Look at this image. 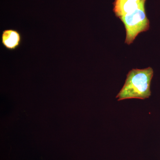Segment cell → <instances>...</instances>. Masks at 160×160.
Instances as JSON below:
<instances>
[{
  "label": "cell",
  "instance_id": "cell-1",
  "mask_svg": "<svg viewBox=\"0 0 160 160\" xmlns=\"http://www.w3.org/2000/svg\"><path fill=\"white\" fill-rule=\"evenodd\" d=\"M153 75V69L151 67L132 69L127 74L125 84L116 97L118 101L149 98L151 94L150 85Z\"/></svg>",
  "mask_w": 160,
  "mask_h": 160
},
{
  "label": "cell",
  "instance_id": "cell-2",
  "mask_svg": "<svg viewBox=\"0 0 160 160\" xmlns=\"http://www.w3.org/2000/svg\"><path fill=\"white\" fill-rule=\"evenodd\" d=\"M126 30L125 43L130 45L141 32L149 30V21L146 17L145 4H143L134 11L120 18Z\"/></svg>",
  "mask_w": 160,
  "mask_h": 160
},
{
  "label": "cell",
  "instance_id": "cell-3",
  "mask_svg": "<svg viewBox=\"0 0 160 160\" xmlns=\"http://www.w3.org/2000/svg\"><path fill=\"white\" fill-rule=\"evenodd\" d=\"M22 41L20 32L17 29H7L3 30L2 34V43L5 49L13 51L19 48Z\"/></svg>",
  "mask_w": 160,
  "mask_h": 160
},
{
  "label": "cell",
  "instance_id": "cell-4",
  "mask_svg": "<svg viewBox=\"0 0 160 160\" xmlns=\"http://www.w3.org/2000/svg\"><path fill=\"white\" fill-rule=\"evenodd\" d=\"M146 0H115L113 12L116 16L121 18L125 15L134 11L143 4Z\"/></svg>",
  "mask_w": 160,
  "mask_h": 160
}]
</instances>
